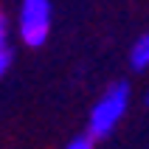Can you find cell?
I'll use <instances>...</instances> for the list:
<instances>
[{
    "instance_id": "cell-6",
    "label": "cell",
    "mask_w": 149,
    "mask_h": 149,
    "mask_svg": "<svg viewBox=\"0 0 149 149\" xmlns=\"http://www.w3.org/2000/svg\"><path fill=\"white\" fill-rule=\"evenodd\" d=\"M146 104H149V96H146Z\"/></svg>"
},
{
    "instance_id": "cell-3",
    "label": "cell",
    "mask_w": 149,
    "mask_h": 149,
    "mask_svg": "<svg viewBox=\"0 0 149 149\" xmlns=\"http://www.w3.org/2000/svg\"><path fill=\"white\" fill-rule=\"evenodd\" d=\"M11 59H14V48H11V31H8L6 14H0V79L8 73Z\"/></svg>"
},
{
    "instance_id": "cell-4",
    "label": "cell",
    "mask_w": 149,
    "mask_h": 149,
    "mask_svg": "<svg viewBox=\"0 0 149 149\" xmlns=\"http://www.w3.org/2000/svg\"><path fill=\"white\" fill-rule=\"evenodd\" d=\"M130 68L132 70H149V31L143 37L135 40V45L130 48Z\"/></svg>"
},
{
    "instance_id": "cell-1",
    "label": "cell",
    "mask_w": 149,
    "mask_h": 149,
    "mask_svg": "<svg viewBox=\"0 0 149 149\" xmlns=\"http://www.w3.org/2000/svg\"><path fill=\"white\" fill-rule=\"evenodd\" d=\"M127 110H130V84L127 82H113L107 90L101 93L90 110V121H87V135L93 141L107 138L121 121H124Z\"/></svg>"
},
{
    "instance_id": "cell-2",
    "label": "cell",
    "mask_w": 149,
    "mask_h": 149,
    "mask_svg": "<svg viewBox=\"0 0 149 149\" xmlns=\"http://www.w3.org/2000/svg\"><path fill=\"white\" fill-rule=\"evenodd\" d=\"M54 25L51 0H20L17 8V37L25 48H42Z\"/></svg>"
},
{
    "instance_id": "cell-5",
    "label": "cell",
    "mask_w": 149,
    "mask_h": 149,
    "mask_svg": "<svg viewBox=\"0 0 149 149\" xmlns=\"http://www.w3.org/2000/svg\"><path fill=\"white\" fill-rule=\"evenodd\" d=\"M65 149H93V138L90 135H79V138H73Z\"/></svg>"
}]
</instances>
